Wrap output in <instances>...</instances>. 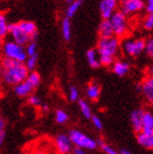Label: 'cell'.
Wrapping results in <instances>:
<instances>
[{
  "label": "cell",
  "mask_w": 153,
  "mask_h": 154,
  "mask_svg": "<svg viewBox=\"0 0 153 154\" xmlns=\"http://www.w3.org/2000/svg\"><path fill=\"white\" fill-rule=\"evenodd\" d=\"M113 72L118 77H125L130 70V65L125 60H116L113 62Z\"/></svg>",
  "instance_id": "obj_12"
},
{
  "label": "cell",
  "mask_w": 153,
  "mask_h": 154,
  "mask_svg": "<svg viewBox=\"0 0 153 154\" xmlns=\"http://www.w3.org/2000/svg\"><path fill=\"white\" fill-rule=\"evenodd\" d=\"M141 131L153 132V113L150 110H143Z\"/></svg>",
  "instance_id": "obj_16"
},
{
  "label": "cell",
  "mask_w": 153,
  "mask_h": 154,
  "mask_svg": "<svg viewBox=\"0 0 153 154\" xmlns=\"http://www.w3.org/2000/svg\"><path fill=\"white\" fill-rule=\"evenodd\" d=\"M144 51L147 53L148 56L153 59V36L149 37V38L145 41V48H144Z\"/></svg>",
  "instance_id": "obj_31"
},
{
  "label": "cell",
  "mask_w": 153,
  "mask_h": 154,
  "mask_svg": "<svg viewBox=\"0 0 153 154\" xmlns=\"http://www.w3.org/2000/svg\"><path fill=\"white\" fill-rule=\"evenodd\" d=\"M55 146L59 154H69L72 152L73 144L71 142L69 136L66 134H58L55 139Z\"/></svg>",
  "instance_id": "obj_9"
},
{
  "label": "cell",
  "mask_w": 153,
  "mask_h": 154,
  "mask_svg": "<svg viewBox=\"0 0 153 154\" xmlns=\"http://www.w3.org/2000/svg\"><path fill=\"white\" fill-rule=\"evenodd\" d=\"M0 1H1V0H0Z\"/></svg>",
  "instance_id": "obj_46"
},
{
  "label": "cell",
  "mask_w": 153,
  "mask_h": 154,
  "mask_svg": "<svg viewBox=\"0 0 153 154\" xmlns=\"http://www.w3.org/2000/svg\"><path fill=\"white\" fill-rule=\"evenodd\" d=\"M5 128H6V122H5V119L0 117V129L5 130Z\"/></svg>",
  "instance_id": "obj_38"
},
{
  "label": "cell",
  "mask_w": 153,
  "mask_h": 154,
  "mask_svg": "<svg viewBox=\"0 0 153 154\" xmlns=\"http://www.w3.org/2000/svg\"><path fill=\"white\" fill-rule=\"evenodd\" d=\"M69 100L71 102H76L79 100V90L76 89V86H71L69 89Z\"/></svg>",
  "instance_id": "obj_33"
},
{
  "label": "cell",
  "mask_w": 153,
  "mask_h": 154,
  "mask_svg": "<svg viewBox=\"0 0 153 154\" xmlns=\"http://www.w3.org/2000/svg\"><path fill=\"white\" fill-rule=\"evenodd\" d=\"M90 119L92 120V124H93V126L96 128L97 130H102V129H103V122L101 120L100 117L92 115V117Z\"/></svg>",
  "instance_id": "obj_34"
},
{
  "label": "cell",
  "mask_w": 153,
  "mask_h": 154,
  "mask_svg": "<svg viewBox=\"0 0 153 154\" xmlns=\"http://www.w3.org/2000/svg\"><path fill=\"white\" fill-rule=\"evenodd\" d=\"M1 92H2V82L0 80V94H1Z\"/></svg>",
  "instance_id": "obj_42"
},
{
  "label": "cell",
  "mask_w": 153,
  "mask_h": 154,
  "mask_svg": "<svg viewBox=\"0 0 153 154\" xmlns=\"http://www.w3.org/2000/svg\"><path fill=\"white\" fill-rule=\"evenodd\" d=\"M111 24L113 26V31H114V35L117 37H123L127 34L128 32V19L125 13L121 11H116L112 14V17L109 18Z\"/></svg>",
  "instance_id": "obj_6"
},
{
  "label": "cell",
  "mask_w": 153,
  "mask_h": 154,
  "mask_svg": "<svg viewBox=\"0 0 153 154\" xmlns=\"http://www.w3.org/2000/svg\"><path fill=\"white\" fill-rule=\"evenodd\" d=\"M137 140H138L139 144L142 145L143 148L153 150V132L140 131V132H138Z\"/></svg>",
  "instance_id": "obj_14"
},
{
  "label": "cell",
  "mask_w": 153,
  "mask_h": 154,
  "mask_svg": "<svg viewBox=\"0 0 153 154\" xmlns=\"http://www.w3.org/2000/svg\"><path fill=\"white\" fill-rule=\"evenodd\" d=\"M142 116H143V110L142 109H136L133 110L131 115H130V122L133 125V130L137 132L141 131V126H142Z\"/></svg>",
  "instance_id": "obj_17"
},
{
  "label": "cell",
  "mask_w": 153,
  "mask_h": 154,
  "mask_svg": "<svg viewBox=\"0 0 153 154\" xmlns=\"http://www.w3.org/2000/svg\"><path fill=\"white\" fill-rule=\"evenodd\" d=\"M0 73H1V60H0Z\"/></svg>",
  "instance_id": "obj_45"
},
{
  "label": "cell",
  "mask_w": 153,
  "mask_h": 154,
  "mask_svg": "<svg viewBox=\"0 0 153 154\" xmlns=\"http://www.w3.org/2000/svg\"><path fill=\"white\" fill-rule=\"evenodd\" d=\"M18 24L27 35L31 36V38L33 41H35V38L37 37V29H36L34 22H32V21H20V22H18Z\"/></svg>",
  "instance_id": "obj_15"
},
{
  "label": "cell",
  "mask_w": 153,
  "mask_h": 154,
  "mask_svg": "<svg viewBox=\"0 0 153 154\" xmlns=\"http://www.w3.org/2000/svg\"><path fill=\"white\" fill-rule=\"evenodd\" d=\"M5 138H6V132H5V130L0 129V146L5 142Z\"/></svg>",
  "instance_id": "obj_37"
},
{
  "label": "cell",
  "mask_w": 153,
  "mask_h": 154,
  "mask_svg": "<svg viewBox=\"0 0 153 154\" xmlns=\"http://www.w3.org/2000/svg\"><path fill=\"white\" fill-rule=\"evenodd\" d=\"M71 153H72V154H90L88 150H86V149H82V148H78V146H73V149H72V152H71Z\"/></svg>",
  "instance_id": "obj_35"
},
{
  "label": "cell",
  "mask_w": 153,
  "mask_h": 154,
  "mask_svg": "<svg viewBox=\"0 0 153 154\" xmlns=\"http://www.w3.org/2000/svg\"><path fill=\"white\" fill-rule=\"evenodd\" d=\"M37 54L36 55H32V56H27V60L24 61V65L25 67L27 68L29 71H33L34 69L36 68V66H37Z\"/></svg>",
  "instance_id": "obj_27"
},
{
  "label": "cell",
  "mask_w": 153,
  "mask_h": 154,
  "mask_svg": "<svg viewBox=\"0 0 153 154\" xmlns=\"http://www.w3.org/2000/svg\"><path fill=\"white\" fill-rule=\"evenodd\" d=\"M79 101V108L80 110H81V113H82V115L86 117V118L90 119L92 117V108L91 106L89 105V103L86 101H84V100H78Z\"/></svg>",
  "instance_id": "obj_24"
},
{
  "label": "cell",
  "mask_w": 153,
  "mask_h": 154,
  "mask_svg": "<svg viewBox=\"0 0 153 154\" xmlns=\"http://www.w3.org/2000/svg\"><path fill=\"white\" fill-rule=\"evenodd\" d=\"M140 91L145 101L153 105V77L149 75L142 81L140 84Z\"/></svg>",
  "instance_id": "obj_11"
},
{
  "label": "cell",
  "mask_w": 153,
  "mask_h": 154,
  "mask_svg": "<svg viewBox=\"0 0 153 154\" xmlns=\"http://www.w3.org/2000/svg\"><path fill=\"white\" fill-rule=\"evenodd\" d=\"M101 95V86L95 82L90 83L86 88V96L91 101H97Z\"/></svg>",
  "instance_id": "obj_19"
},
{
  "label": "cell",
  "mask_w": 153,
  "mask_h": 154,
  "mask_svg": "<svg viewBox=\"0 0 153 154\" xmlns=\"http://www.w3.org/2000/svg\"><path fill=\"white\" fill-rule=\"evenodd\" d=\"M120 48V41L117 36L101 37L97 43V54L100 57L101 66H112L115 61V57L117 56Z\"/></svg>",
  "instance_id": "obj_2"
},
{
  "label": "cell",
  "mask_w": 153,
  "mask_h": 154,
  "mask_svg": "<svg viewBox=\"0 0 153 154\" xmlns=\"http://www.w3.org/2000/svg\"><path fill=\"white\" fill-rule=\"evenodd\" d=\"M86 60H88L90 67H92V68H98L101 66L100 57H98L96 49H89L86 51Z\"/></svg>",
  "instance_id": "obj_20"
},
{
  "label": "cell",
  "mask_w": 153,
  "mask_h": 154,
  "mask_svg": "<svg viewBox=\"0 0 153 154\" xmlns=\"http://www.w3.org/2000/svg\"><path fill=\"white\" fill-rule=\"evenodd\" d=\"M149 75H150V77H153V62L151 63L150 67H149Z\"/></svg>",
  "instance_id": "obj_40"
},
{
  "label": "cell",
  "mask_w": 153,
  "mask_h": 154,
  "mask_svg": "<svg viewBox=\"0 0 153 154\" xmlns=\"http://www.w3.org/2000/svg\"><path fill=\"white\" fill-rule=\"evenodd\" d=\"M118 0H101L100 13L103 19H109L112 14L117 10Z\"/></svg>",
  "instance_id": "obj_10"
},
{
  "label": "cell",
  "mask_w": 153,
  "mask_h": 154,
  "mask_svg": "<svg viewBox=\"0 0 153 154\" xmlns=\"http://www.w3.org/2000/svg\"><path fill=\"white\" fill-rule=\"evenodd\" d=\"M42 109H43V112L44 113H47L48 109H49V107H48V105H46V104H42Z\"/></svg>",
  "instance_id": "obj_39"
},
{
  "label": "cell",
  "mask_w": 153,
  "mask_h": 154,
  "mask_svg": "<svg viewBox=\"0 0 153 154\" xmlns=\"http://www.w3.org/2000/svg\"><path fill=\"white\" fill-rule=\"evenodd\" d=\"M33 90H34V88L31 84H29V82H27L25 80L14 85V93L20 97H27L29 95L32 94Z\"/></svg>",
  "instance_id": "obj_13"
},
{
  "label": "cell",
  "mask_w": 153,
  "mask_h": 154,
  "mask_svg": "<svg viewBox=\"0 0 153 154\" xmlns=\"http://www.w3.org/2000/svg\"><path fill=\"white\" fill-rule=\"evenodd\" d=\"M82 6V0H74L72 2L69 3V6L67 8V11H66V17L68 19H71L72 17L76 15V13L79 11V9Z\"/></svg>",
  "instance_id": "obj_21"
},
{
  "label": "cell",
  "mask_w": 153,
  "mask_h": 154,
  "mask_svg": "<svg viewBox=\"0 0 153 154\" xmlns=\"http://www.w3.org/2000/svg\"><path fill=\"white\" fill-rule=\"evenodd\" d=\"M61 34L65 41H70L71 38V23L68 18L64 19L61 22Z\"/></svg>",
  "instance_id": "obj_23"
},
{
  "label": "cell",
  "mask_w": 153,
  "mask_h": 154,
  "mask_svg": "<svg viewBox=\"0 0 153 154\" xmlns=\"http://www.w3.org/2000/svg\"><path fill=\"white\" fill-rule=\"evenodd\" d=\"M120 154H131V153H130V152H128V151H125V150H124V151L120 152Z\"/></svg>",
  "instance_id": "obj_43"
},
{
  "label": "cell",
  "mask_w": 153,
  "mask_h": 154,
  "mask_svg": "<svg viewBox=\"0 0 153 154\" xmlns=\"http://www.w3.org/2000/svg\"><path fill=\"white\" fill-rule=\"evenodd\" d=\"M144 9L148 13L153 12V0H147V2H144Z\"/></svg>",
  "instance_id": "obj_36"
},
{
  "label": "cell",
  "mask_w": 153,
  "mask_h": 154,
  "mask_svg": "<svg viewBox=\"0 0 153 154\" xmlns=\"http://www.w3.org/2000/svg\"><path fill=\"white\" fill-rule=\"evenodd\" d=\"M98 34L101 37H109L114 35V31H113V26L109 19H103L101 21L98 25Z\"/></svg>",
  "instance_id": "obj_18"
},
{
  "label": "cell",
  "mask_w": 153,
  "mask_h": 154,
  "mask_svg": "<svg viewBox=\"0 0 153 154\" xmlns=\"http://www.w3.org/2000/svg\"><path fill=\"white\" fill-rule=\"evenodd\" d=\"M121 48L126 55L130 57H138L144 51L145 48V39L137 37V38H128L125 39L121 43Z\"/></svg>",
  "instance_id": "obj_5"
},
{
  "label": "cell",
  "mask_w": 153,
  "mask_h": 154,
  "mask_svg": "<svg viewBox=\"0 0 153 154\" xmlns=\"http://www.w3.org/2000/svg\"><path fill=\"white\" fill-rule=\"evenodd\" d=\"M142 27L143 30L148 32H152L153 31V12L148 13L142 20Z\"/></svg>",
  "instance_id": "obj_26"
},
{
  "label": "cell",
  "mask_w": 153,
  "mask_h": 154,
  "mask_svg": "<svg viewBox=\"0 0 153 154\" xmlns=\"http://www.w3.org/2000/svg\"><path fill=\"white\" fill-rule=\"evenodd\" d=\"M25 81L29 82V84H31L34 89H36V88L39 85V83H41V75H39L37 72H35L33 70V71L29 72Z\"/></svg>",
  "instance_id": "obj_25"
},
{
  "label": "cell",
  "mask_w": 153,
  "mask_h": 154,
  "mask_svg": "<svg viewBox=\"0 0 153 154\" xmlns=\"http://www.w3.org/2000/svg\"><path fill=\"white\" fill-rule=\"evenodd\" d=\"M66 2H68V3H70V2H72V1H74V0H65Z\"/></svg>",
  "instance_id": "obj_44"
},
{
  "label": "cell",
  "mask_w": 153,
  "mask_h": 154,
  "mask_svg": "<svg viewBox=\"0 0 153 154\" xmlns=\"http://www.w3.org/2000/svg\"><path fill=\"white\" fill-rule=\"evenodd\" d=\"M22 154H36V153H34V152H32V151H27V152H24V153H22Z\"/></svg>",
  "instance_id": "obj_41"
},
{
  "label": "cell",
  "mask_w": 153,
  "mask_h": 154,
  "mask_svg": "<svg viewBox=\"0 0 153 154\" xmlns=\"http://www.w3.org/2000/svg\"><path fill=\"white\" fill-rule=\"evenodd\" d=\"M97 144L100 145L101 149H102L104 153H106V154H120V153H118V152L116 151L115 149H113L109 144L103 142V141H100V142H97Z\"/></svg>",
  "instance_id": "obj_30"
},
{
  "label": "cell",
  "mask_w": 153,
  "mask_h": 154,
  "mask_svg": "<svg viewBox=\"0 0 153 154\" xmlns=\"http://www.w3.org/2000/svg\"><path fill=\"white\" fill-rule=\"evenodd\" d=\"M8 26L9 24H8L6 15L0 12V43H2V41L8 35Z\"/></svg>",
  "instance_id": "obj_22"
},
{
  "label": "cell",
  "mask_w": 153,
  "mask_h": 154,
  "mask_svg": "<svg viewBox=\"0 0 153 154\" xmlns=\"http://www.w3.org/2000/svg\"><path fill=\"white\" fill-rule=\"evenodd\" d=\"M2 54L5 58L24 62L27 60V55L23 45L15 43L14 41H7L2 45Z\"/></svg>",
  "instance_id": "obj_3"
},
{
  "label": "cell",
  "mask_w": 153,
  "mask_h": 154,
  "mask_svg": "<svg viewBox=\"0 0 153 154\" xmlns=\"http://www.w3.org/2000/svg\"><path fill=\"white\" fill-rule=\"evenodd\" d=\"M8 34L11 36L12 41H14L15 43H18L20 45H23V46H25L29 42L33 41L31 38V36L27 35V33L19 26L18 23L9 24V26H8Z\"/></svg>",
  "instance_id": "obj_8"
},
{
  "label": "cell",
  "mask_w": 153,
  "mask_h": 154,
  "mask_svg": "<svg viewBox=\"0 0 153 154\" xmlns=\"http://www.w3.org/2000/svg\"><path fill=\"white\" fill-rule=\"evenodd\" d=\"M29 97V104L31 105V106H33V107H41L42 106V100L39 97H38L37 95H29L27 96Z\"/></svg>",
  "instance_id": "obj_32"
},
{
  "label": "cell",
  "mask_w": 153,
  "mask_h": 154,
  "mask_svg": "<svg viewBox=\"0 0 153 154\" xmlns=\"http://www.w3.org/2000/svg\"><path fill=\"white\" fill-rule=\"evenodd\" d=\"M25 51H27V56H32V55H36L37 54V45H36L35 41H31L25 45Z\"/></svg>",
  "instance_id": "obj_29"
},
{
  "label": "cell",
  "mask_w": 153,
  "mask_h": 154,
  "mask_svg": "<svg viewBox=\"0 0 153 154\" xmlns=\"http://www.w3.org/2000/svg\"><path fill=\"white\" fill-rule=\"evenodd\" d=\"M29 70L25 67L24 62L3 58L1 60V73L0 78L3 83L8 85H13L22 82L27 79Z\"/></svg>",
  "instance_id": "obj_1"
},
{
  "label": "cell",
  "mask_w": 153,
  "mask_h": 154,
  "mask_svg": "<svg viewBox=\"0 0 153 154\" xmlns=\"http://www.w3.org/2000/svg\"><path fill=\"white\" fill-rule=\"evenodd\" d=\"M68 136L70 138L73 146L86 149L88 151H92V150H95L97 148L96 141L88 134H83L82 131L73 129L68 134Z\"/></svg>",
  "instance_id": "obj_4"
},
{
  "label": "cell",
  "mask_w": 153,
  "mask_h": 154,
  "mask_svg": "<svg viewBox=\"0 0 153 154\" xmlns=\"http://www.w3.org/2000/svg\"><path fill=\"white\" fill-rule=\"evenodd\" d=\"M68 119H69V116H68V114L66 113L65 110L62 109L56 110V113H55V120H56L57 124L64 125L68 122Z\"/></svg>",
  "instance_id": "obj_28"
},
{
  "label": "cell",
  "mask_w": 153,
  "mask_h": 154,
  "mask_svg": "<svg viewBox=\"0 0 153 154\" xmlns=\"http://www.w3.org/2000/svg\"><path fill=\"white\" fill-rule=\"evenodd\" d=\"M143 9V0H121L120 1V11L125 13L127 17L138 14Z\"/></svg>",
  "instance_id": "obj_7"
}]
</instances>
